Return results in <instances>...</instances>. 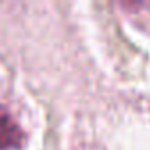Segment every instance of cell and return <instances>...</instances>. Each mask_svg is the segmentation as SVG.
<instances>
[{"label":"cell","instance_id":"cell-1","mask_svg":"<svg viewBox=\"0 0 150 150\" xmlns=\"http://www.w3.org/2000/svg\"><path fill=\"white\" fill-rule=\"evenodd\" d=\"M25 145V132L13 113L0 104V150H20Z\"/></svg>","mask_w":150,"mask_h":150}]
</instances>
